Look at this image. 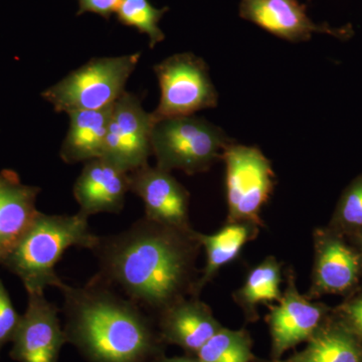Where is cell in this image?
I'll list each match as a JSON object with an SVG mask.
<instances>
[{"mask_svg": "<svg viewBox=\"0 0 362 362\" xmlns=\"http://www.w3.org/2000/svg\"><path fill=\"white\" fill-rule=\"evenodd\" d=\"M201 247L192 228L180 230L144 216L122 233L99 237L93 252L102 280L158 314L199 295L195 261Z\"/></svg>", "mask_w": 362, "mask_h": 362, "instance_id": "cell-1", "label": "cell"}, {"mask_svg": "<svg viewBox=\"0 0 362 362\" xmlns=\"http://www.w3.org/2000/svg\"><path fill=\"white\" fill-rule=\"evenodd\" d=\"M66 341L89 362H152L164 354L156 326L141 307L98 275L83 287L63 283Z\"/></svg>", "mask_w": 362, "mask_h": 362, "instance_id": "cell-2", "label": "cell"}, {"mask_svg": "<svg viewBox=\"0 0 362 362\" xmlns=\"http://www.w3.org/2000/svg\"><path fill=\"white\" fill-rule=\"evenodd\" d=\"M89 216L78 211L69 214H37L1 266L18 276L26 292H45L47 287L63 284L57 264L71 247L93 251L99 237L90 230Z\"/></svg>", "mask_w": 362, "mask_h": 362, "instance_id": "cell-3", "label": "cell"}, {"mask_svg": "<svg viewBox=\"0 0 362 362\" xmlns=\"http://www.w3.org/2000/svg\"><path fill=\"white\" fill-rule=\"evenodd\" d=\"M232 142L221 128L194 115L163 119L152 128V156L157 168L169 173L173 169L188 175L206 173L221 160Z\"/></svg>", "mask_w": 362, "mask_h": 362, "instance_id": "cell-4", "label": "cell"}, {"mask_svg": "<svg viewBox=\"0 0 362 362\" xmlns=\"http://www.w3.org/2000/svg\"><path fill=\"white\" fill-rule=\"evenodd\" d=\"M141 52L90 59L45 89L42 96L57 113L97 110L115 103L124 92Z\"/></svg>", "mask_w": 362, "mask_h": 362, "instance_id": "cell-5", "label": "cell"}, {"mask_svg": "<svg viewBox=\"0 0 362 362\" xmlns=\"http://www.w3.org/2000/svg\"><path fill=\"white\" fill-rule=\"evenodd\" d=\"M153 71L160 89L158 106L151 112L154 123L218 106V93L209 66L192 52L168 57L154 66Z\"/></svg>", "mask_w": 362, "mask_h": 362, "instance_id": "cell-6", "label": "cell"}, {"mask_svg": "<svg viewBox=\"0 0 362 362\" xmlns=\"http://www.w3.org/2000/svg\"><path fill=\"white\" fill-rule=\"evenodd\" d=\"M228 223L250 221L262 226L261 211L275 188L271 161L255 146L230 143L223 151Z\"/></svg>", "mask_w": 362, "mask_h": 362, "instance_id": "cell-7", "label": "cell"}, {"mask_svg": "<svg viewBox=\"0 0 362 362\" xmlns=\"http://www.w3.org/2000/svg\"><path fill=\"white\" fill-rule=\"evenodd\" d=\"M154 122L141 100L125 90L113 104L102 158L130 173L148 164Z\"/></svg>", "mask_w": 362, "mask_h": 362, "instance_id": "cell-8", "label": "cell"}, {"mask_svg": "<svg viewBox=\"0 0 362 362\" xmlns=\"http://www.w3.org/2000/svg\"><path fill=\"white\" fill-rule=\"evenodd\" d=\"M28 308L14 333L9 356L16 362H58L68 343L59 321V310L44 292H30Z\"/></svg>", "mask_w": 362, "mask_h": 362, "instance_id": "cell-9", "label": "cell"}, {"mask_svg": "<svg viewBox=\"0 0 362 362\" xmlns=\"http://www.w3.org/2000/svg\"><path fill=\"white\" fill-rule=\"evenodd\" d=\"M239 13L243 20L287 42H308L313 33H325L342 40L354 35L351 25L332 28L314 23L307 6L298 0H240Z\"/></svg>", "mask_w": 362, "mask_h": 362, "instance_id": "cell-10", "label": "cell"}, {"mask_svg": "<svg viewBox=\"0 0 362 362\" xmlns=\"http://www.w3.org/2000/svg\"><path fill=\"white\" fill-rule=\"evenodd\" d=\"M325 312L323 305L313 303L300 294L294 275L289 272L285 292L267 317L272 340L271 362L280 361L286 351L308 341L323 325Z\"/></svg>", "mask_w": 362, "mask_h": 362, "instance_id": "cell-11", "label": "cell"}, {"mask_svg": "<svg viewBox=\"0 0 362 362\" xmlns=\"http://www.w3.org/2000/svg\"><path fill=\"white\" fill-rule=\"evenodd\" d=\"M129 188L142 199L145 218L180 230H192L189 192L169 171L146 164L129 173Z\"/></svg>", "mask_w": 362, "mask_h": 362, "instance_id": "cell-12", "label": "cell"}, {"mask_svg": "<svg viewBox=\"0 0 362 362\" xmlns=\"http://www.w3.org/2000/svg\"><path fill=\"white\" fill-rule=\"evenodd\" d=\"M223 327L209 305L194 296L183 298L159 312L156 325L164 344L177 345L192 356H197Z\"/></svg>", "mask_w": 362, "mask_h": 362, "instance_id": "cell-13", "label": "cell"}, {"mask_svg": "<svg viewBox=\"0 0 362 362\" xmlns=\"http://www.w3.org/2000/svg\"><path fill=\"white\" fill-rule=\"evenodd\" d=\"M128 192L129 173L102 157L85 162L73 188L74 197L80 206L78 211L89 218L100 213H120Z\"/></svg>", "mask_w": 362, "mask_h": 362, "instance_id": "cell-14", "label": "cell"}, {"mask_svg": "<svg viewBox=\"0 0 362 362\" xmlns=\"http://www.w3.org/2000/svg\"><path fill=\"white\" fill-rule=\"evenodd\" d=\"M40 187L21 182L16 171H0V266L40 213Z\"/></svg>", "mask_w": 362, "mask_h": 362, "instance_id": "cell-15", "label": "cell"}, {"mask_svg": "<svg viewBox=\"0 0 362 362\" xmlns=\"http://www.w3.org/2000/svg\"><path fill=\"white\" fill-rule=\"evenodd\" d=\"M315 265L311 295L347 291L358 278V256L341 240L318 233L315 243Z\"/></svg>", "mask_w": 362, "mask_h": 362, "instance_id": "cell-16", "label": "cell"}, {"mask_svg": "<svg viewBox=\"0 0 362 362\" xmlns=\"http://www.w3.org/2000/svg\"><path fill=\"white\" fill-rule=\"evenodd\" d=\"M112 108L113 105L68 114L70 125L59 150L62 160L75 164L102 157Z\"/></svg>", "mask_w": 362, "mask_h": 362, "instance_id": "cell-17", "label": "cell"}, {"mask_svg": "<svg viewBox=\"0 0 362 362\" xmlns=\"http://www.w3.org/2000/svg\"><path fill=\"white\" fill-rule=\"evenodd\" d=\"M261 226L250 221L228 223L214 235L197 233V237L206 251V267L197 283V293L220 272L240 256L243 247L258 235Z\"/></svg>", "mask_w": 362, "mask_h": 362, "instance_id": "cell-18", "label": "cell"}, {"mask_svg": "<svg viewBox=\"0 0 362 362\" xmlns=\"http://www.w3.org/2000/svg\"><path fill=\"white\" fill-rule=\"evenodd\" d=\"M281 283L282 270L275 257H268L249 272L244 285L233 295L247 321L254 322L259 318V305L280 301Z\"/></svg>", "mask_w": 362, "mask_h": 362, "instance_id": "cell-19", "label": "cell"}, {"mask_svg": "<svg viewBox=\"0 0 362 362\" xmlns=\"http://www.w3.org/2000/svg\"><path fill=\"white\" fill-rule=\"evenodd\" d=\"M276 362H362V354L349 331L322 325L303 350Z\"/></svg>", "mask_w": 362, "mask_h": 362, "instance_id": "cell-20", "label": "cell"}, {"mask_svg": "<svg viewBox=\"0 0 362 362\" xmlns=\"http://www.w3.org/2000/svg\"><path fill=\"white\" fill-rule=\"evenodd\" d=\"M252 340L246 329L223 327L197 352L199 362H271L252 354Z\"/></svg>", "mask_w": 362, "mask_h": 362, "instance_id": "cell-21", "label": "cell"}, {"mask_svg": "<svg viewBox=\"0 0 362 362\" xmlns=\"http://www.w3.org/2000/svg\"><path fill=\"white\" fill-rule=\"evenodd\" d=\"M168 11V6L156 8L149 0H122L117 9L116 18L122 25L135 28L140 33L148 35L149 47L154 49L165 39L159 28V21Z\"/></svg>", "mask_w": 362, "mask_h": 362, "instance_id": "cell-22", "label": "cell"}, {"mask_svg": "<svg viewBox=\"0 0 362 362\" xmlns=\"http://www.w3.org/2000/svg\"><path fill=\"white\" fill-rule=\"evenodd\" d=\"M337 218L343 225L351 228L362 226V176L357 178L343 194Z\"/></svg>", "mask_w": 362, "mask_h": 362, "instance_id": "cell-23", "label": "cell"}, {"mask_svg": "<svg viewBox=\"0 0 362 362\" xmlns=\"http://www.w3.org/2000/svg\"><path fill=\"white\" fill-rule=\"evenodd\" d=\"M11 296L0 279V352L6 343L11 342L21 320Z\"/></svg>", "mask_w": 362, "mask_h": 362, "instance_id": "cell-24", "label": "cell"}, {"mask_svg": "<svg viewBox=\"0 0 362 362\" xmlns=\"http://www.w3.org/2000/svg\"><path fill=\"white\" fill-rule=\"evenodd\" d=\"M121 2L122 0H78L77 16L90 13L109 20L112 14L116 13Z\"/></svg>", "mask_w": 362, "mask_h": 362, "instance_id": "cell-25", "label": "cell"}, {"mask_svg": "<svg viewBox=\"0 0 362 362\" xmlns=\"http://www.w3.org/2000/svg\"><path fill=\"white\" fill-rule=\"evenodd\" d=\"M344 312L352 328L362 337V297L347 304Z\"/></svg>", "mask_w": 362, "mask_h": 362, "instance_id": "cell-26", "label": "cell"}, {"mask_svg": "<svg viewBox=\"0 0 362 362\" xmlns=\"http://www.w3.org/2000/svg\"><path fill=\"white\" fill-rule=\"evenodd\" d=\"M152 362H199V361L197 356H192V354L175 357H166L162 354Z\"/></svg>", "mask_w": 362, "mask_h": 362, "instance_id": "cell-27", "label": "cell"}, {"mask_svg": "<svg viewBox=\"0 0 362 362\" xmlns=\"http://www.w3.org/2000/svg\"><path fill=\"white\" fill-rule=\"evenodd\" d=\"M361 246H362V237H361Z\"/></svg>", "mask_w": 362, "mask_h": 362, "instance_id": "cell-28", "label": "cell"}]
</instances>
